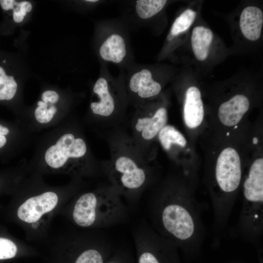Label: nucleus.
<instances>
[{
  "label": "nucleus",
  "mask_w": 263,
  "mask_h": 263,
  "mask_svg": "<svg viewBox=\"0 0 263 263\" xmlns=\"http://www.w3.org/2000/svg\"><path fill=\"white\" fill-rule=\"evenodd\" d=\"M213 38L212 31L203 26L195 27L191 36L192 51L195 57L199 61L206 60L208 55Z\"/></svg>",
  "instance_id": "nucleus-17"
},
{
  "label": "nucleus",
  "mask_w": 263,
  "mask_h": 263,
  "mask_svg": "<svg viewBox=\"0 0 263 263\" xmlns=\"http://www.w3.org/2000/svg\"><path fill=\"white\" fill-rule=\"evenodd\" d=\"M130 91L140 99H146L157 95L161 92V84L152 77L150 71L142 69L133 74L129 83Z\"/></svg>",
  "instance_id": "nucleus-12"
},
{
  "label": "nucleus",
  "mask_w": 263,
  "mask_h": 263,
  "mask_svg": "<svg viewBox=\"0 0 263 263\" xmlns=\"http://www.w3.org/2000/svg\"><path fill=\"white\" fill-rule=\"evenodd\" d=\"M15 1L14 0H0V4L3 10H8L13 9Z\"/></svg>",
  "instance_id": "nucleus-28"
},
{
  "label": "nucleus",
  "mask_w": 263,
  "mask_h": 263,
  "mask_svg": "<svg viewBox=\"0 0 263 263\" xmlns=\"http://www.w3.org/2000/svg\"><path fill=\"white\" fill-rule=\"evenodd\" d=\"M244 195L252 202L263 201V159H256L252 164L248 177L244 183Z\"/></svg>",
  "instance_id": "nucleus-15"
},
{
  "label": "nucleus",
  "mask_w": 263,
  "mask_h": 263,
  "mask_svg": "<svg viewBox=\"0 0 263 263\" xmlns=\"http://www.w3.org/2000/svg\"><path fill=\"white\" fill-rule=\"evenodd\" d=\"M86 1H88V2H97L98 0H86Z\"/></svg>",
  "instance_id": "nucleus-30"
},
{
  "label": "nucleus",
  "mask_w": 263,
  "mask_h": 263,
  "mask_svg": "<svg viewBox=\"0 0 263 263\" xmlns=\"http://www.w3.org/2000/svg\"><path fill=\"white\" fill-rule=\"evenodd\" d=\"M161 214L164 228L174 237L184 240L193 234L192 218L182 206L173 203L168 204L163 207Z\"/></svg>",
  "instance_id": "nucleus-6"
},
{
  "label": "nucleus",
  "mask_w": 263,
  "mask_h": 263,
  "mask_svg": "<svg viewBox=\"0 0 263 263\" xmlns=\"http://www.w3.org/2000/svg\"><path fill=\"white\" fill-rule=\"evenodd\" d=\"M122 197L112 186L81 195L74 204L72 218L81 227L106 228L123 223L129 209Z\"/></svg>",
  "instance_id": "nucleus-1"
},
{
  "label": "nucleus",
  "mask_w": 263,
  "mask_h": 263,
  "mask_svg": "<svg viewBox=\"0 0 263 263\" xmlns=\"http://www.w3.org/2000/svg\"><path fill=\"white\" fill-rule=\"evenodd\" d=\"M38 106L39 107H43V108H47V107H48V104L44 103L43 101H39L38 102Z\"/></svg>",
  "instance_id": "nucleus-29"
},
{
  "label": "nucleus",
  "mask_w": 263,
  "mask_h": 263,
  "mask_svg": "<svg viewBox=\"0 0 263 263\" xmlns=\"http://www.w3.org/2000/svg\"><path fill=\"white\" fill-rule=\"evenodd\" d=\"M18 252L15 244L8 239L0 238V260L15 257Z\"/></svg>",
  "instance_id": "nucleus-23"
},
{
  "label": "nucleus",
  "mask_w": 263,
  "mask_h": 263,
  "mask_svg": "<svg viewBox=\"0 0 263 263\" xmlns=\"http://www.w3.org/2000/svg\"><path fill=\"white\" fill-rule=\"evenodd\" d=\"M196 13L192 9L185 10L174 20L168 36L169 39L186 31L193 22Z\"/></svg>",
  "instance_id": "nucleus-20"
},
{
  "label": "nucleus",
  "mask_w": 263,
  "mask_h": 263,
  "mask_svg": "<svg viewBox=\"0 0 263 263\" xmlns=\"http://www.w3.org/2000/svg\"><path fill=\"white\" fill-rule=\"evenodd\" d=\"M75 245L61 263H105L116 247L104 231L97 233L91 242Z\"/></svg>",
  "instance_id": "nucleus-3"
},
{
  "label": "nucleus",
  "mask_w": 263,
  "mask_h": 263,
  "mask_svg": "<svg viewBox=\"0 0 263 263\" xmlns=\"http://www.w3.org/2000/svg\"><path fill=\"white\" fill-rule=\"evenodd\" d=\"M158 137L164 150H169L172 145L184 147L187 140L184 135L174 126L166 125L159 132Z\"/></svg>",
  "instance_id": "nucleus-18"
},
{
  "label": "nucleus",
  "mask_w": 263,
  "mask_h": 263,
  "mask_svg": "<svg viewBox=\"0 0 263 263\" xmlns=\"http://www.w3.org/2000/svg\"><path fill=\"white\" fill-rule=\"evenodd\" d=\"M17 84L12 76L7 75L0 67V100L12 99L17 90Z\"/></svg>",
  "instance_id": "nucleus-21"
},
{
  "label": "nucleus",
  "mask_w": 263,
  "mask_h": 263,
  "mask_svg": "<svg viewBox=\"0 0 263 263\" xmlns=\"http://www.w3.org/2000/svg\"><path fill=\"white\" fill-rule=\"evenodd\" d=\"M249 101L243 94H237L220 106L218 115L221 122L231 127L241 121L249 108Z\"/></svg>",
  "instance_id": "nucleus-11"
},
{
  "label": "nucleus",
  "mask_w": 263,
  "mask_h": 263,
  "mask_svg": "<svg viewBox=\"0 0 263 263\" xmlns=\"http://www.w3.org/2000/svg\"><path fill=\"white\" fill-rule=\"evenodd\" d=\"M137 263H161L150 232L144 222L138 225L133 232Z\"/></svg>",
  "instance_id": "nucleus-9"
},
{
  "label": "nucleus",
  "mask_w": 263,
  "mask_h": 263,
  "mask_svg": "<svg viewBox=\"0 0 263 263\" xmlns=\"http://www.w3.org/2000/svg\"><path fill=\"white\" fill-rule=\"evenodd\" d=\"M57 202V195L52 191L31 197L19 206L18 216L26 223H35L38 221L43 214L52 211Z\"/></svg>",
  "instance_id": "nucleus-8"
},
{
  "label": "nucleus",
  "mask_w": 263,
  "mask_h": 263,
  "mask_svg": "<svg viewBox=\"0 0 263 263\" xmlns=\"http://www.w3.org/2000/svg\"><path fill=\"white\" fill-rule=\"evenodd\" d=\"M168 113L166 108H158L153 113L141 109L137 112L133 122L135 135L141 141L152 140L167 125Z\"/></svg>",
  "instance_id": "nucleus-7"
},
{
  "label": "nucleus",
  "mask_w": 263,
  "mask_h": 263,
  "mask_svg": "<svg viewBox=\"0 0 263 263\" xmlns=\"http://www.w3.org/2000/svg\"><path fill=\"white\" fill-rule=\"evenodd\" d=\"M9 132V129L0 124V149L2 148L7 142V139L5 136Z\"/></svg>",
  "instance_id": "nucleus-27"
},
{
  "label": "nucleus",
  "mask_w": 263,
  "mask_h": 263,
  "mask_svg": "<svg viewBox=\"0 0 263 263\" xmlns=\"http://www.w3.org/2000/svg\"><path fill=\"white\" fill-rule=\"evenodd\" d=\"M86 151V144L83 139L75 138L73 134L67 133L47 150L45 159L49 166L56 169L63 166L70 158L83 157Z\"/></svg>",
  "instance_id": "nucleus-5"
},
{
  "label": "nucleus",
  "mask_w": 263,
  "mask_h": 263,
  "mask_svg": "<svg viewBox=\"0 0 263 263\" xmlns=\"http://www.w3.org/2000/svg\"><path fill=\"white\" fill-rule=\"evenodd\" d=\"M216 180L221 188L231 192L239 186L241 179L239 155L233 148L224 149L219 155L216 166Z\"/></svg>",
  "instance_id": "nucleus-4"
},
{
  "label": "nucleus",
  "mask_w": 263,
  "mask_h": 263,
  "mask_svg": "<svg viewBox=\"0 0 263 263\" xmlns=\"http://www.w3.org/2000/svg\"><path fill=\"white\" fill-rule=\"evenodd\" d=\"M99 54L105 61L114 63L121 62L127 54L124 39L118 34L110 35L101 44Z\"/></svg>",
  "instance_id": "nucleus-16"
},
{
  "label": "nucleus",
  "mask_w": 263,
  "mask_h": 263,
  "mask_svg": "<svg viewBox=\"0 0 263 263\" xmlns=\"http://www.w3.org/2000/svg\"><path fill=\"white\" fill-rule=\"evenodd\" d=\"M32 4L30 2L24 1L14 3L13 10V19L17 23L21 22L26 13L30 12L32 9Z\"/></svg>",
  "instance_id": "nucleus-24"
},
{
  "label": "nucleus",
  "mask_w": 263,
  "mask_h": 263,
  "mask_svg": "<svg viewBox=\"0 0 263 263\" xmlns=\"http://www.w3.org/2000/svg\"><path fill=\"white\" fill-rule=\"evenodd\" d=\"M167 2L166 0H137L135 11L138 16L141 19H150L160 12Z\"/></svg>",
  "instance_id": "nucleus-19"
},
{
  "label": "nucleus",
  "mask_w": 263,
  "mask_h": 263,
  "mask_svg": "<svg viewBox=\"0 0 263 263\" xmlns=\"http://www.w3.org/2000/svg\"><path fill=\"white\" fill-rule=\"evenodd\" d=\"M106 173L112 186L128 202L138 199L148 178L144 163L124 150H115Z\"/></svg>",
  "instance_id": "nucleus-2"
},
{
  "label": "nucleus",
  "mask_w": 263,
  "mask_h": 263,
  "mask_svg": "<svg viewBox=\"0 0 263 263\" xmlns=\"http://www.w3.org/2000/svg\"><path fill=\"white\" fill-rule=\"evenodd\" d=\"M105 263H134V260L131 249L118 247Z\"/></svg>",
  "instance_id": "nucleus-22"
},
{
  "label": "nucleus",
  "mask_w": 263,
  "mask_h": 263,
  "mask_svg": "<svg viewBox=\"0 0 263 263\" xmlns=\"http://www.w3.org/2000/svg\"><path fill=\"white\" fill-rule=\"evenodd\" d=\"M204 115L201 94L195 86L189 87L186 91L184 106V119L186 125L190 129L198 127Z\"/></svg>",
  "instance_id": "nucleus-13"
},
{
  "label": "nucleus",
  "mask_w": 263,
  "mask_h": 263,
  "mask_svg": "<svg viewBox=\"0 0 263 263\" xmlns=\"http://www.w3.org/2000/svg\"><path fill=\"white\" fill-rule=\"evenodd\" d=\"M93 92L97 100L91 103L92 112L103 118L113 114L116 110V100L108 81L105 77L99 78L94 85Z\"/></svg>",
  "instance_id": "nucleus-10"
},
{
  "label": "nucleus",
  "mask_w": 263,
  "mask_h": 263,
  "mask_svg": "<svg viewBox=\"0 0 263 263\" xmlns=\"http://www.w3.org/2000/svg\"><path fill=\"white\" fill-rule=\"evenodd\" d=\"M56 111L54 105L51 106L49 109L38 106L35 111V117L38 122L47 123L51 120Z\"/></svg>",
  "instance_id": "nucleus-25"
},
{
  "label": "nucleus",
  "mask_w": 263,
  "mask_h": 263,
  "mask_svg": "<svg viewBox=\"0 0 263 263\" xmlns=\"http://www.w3.org/2000/svg\"><path fill=\"white\" fill-rule=\"evenodd\" d=\"M59 96L58 94L53 91H46L44 92L41 95L42 101L48 104H55L58 100Z\"/></svg>",
  "instance_id": "nucleus-26"
},
{
  "label": "nucleus",
  "mask_w": 263,
  "mask_h": 263,
  "mask_svg": "<svg viewBox=\"0 0 263 263\" xmlns=\"http://www.w3.org/2000/svg\"><path fill=\"white\" fill-rule=\"evenodd\" d=\"M239 24L241 31L246 39L257 40L260 38L263 24L262 10L255 6L246 7L240 15Z\"/></svg>",
  "instance_id": "nucleus-14"
}]
</instances>
